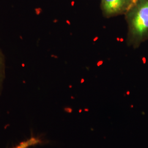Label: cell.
Masks as SVG:
<instances>
[{
    "mask_svg": "<svg viewBox=\"0 0 148 148\" xmlns=\"http://www.w3.org/2000/svg\"><path fill=\"white\" fill-rule=\"evenodd\" d=\"M125 16L128 26L127 44L137 48L148 40V0H137Z\"/></svg>",
    "mask_w": 148,
    "mask_h": 148,
    "instance_id": "obj_1",
    "label": "cell"
},
{
    "mask_svg": "<svg viewBox=\"0 0 148 148\" xmlns=\"http://www.w3.org/2000/svg\"><path fill=\"white\" fill-rule=\"evenodd\" d=\"M137 0H101V9L106 17L126 14Z\"/></svg>",
    "mask_w": 148,
    "mask_h": 148,
    "instance_id": "obj_2",
    "label": "cell"
},
{
    "mask_svg": "<svg viewBox=\"0 0 148 148\" xmlns=\"http://www.w3.org/2000/svg\"><path fill=\"white\" fill-rule=\"evenodd\" d=\"M5 55L0 49V93L5 78Z\"/></svg>",
    "mask_w": 148,
    "mask_h": 148,
    "instance_id": "obj_3",
    "label": "cell"
},
{
    "mask_svg": "<svg viewBox=\"0 0 148 148\" xmlns=\"http://www.w3.org/2000/svg\"><path fill=\"white\" fill-rule=\"evenodd\" d=\"M40 143V140L39 139H37L36 138H32L30 139L22 142L21 143V144L13 148H29L30 147L38 144Z\"/></svg>",
    "mask_w": 148,
    "mask_h": 148,
    "instance_id": "obj_4",
    "label": "cell"
}]
</instances>
